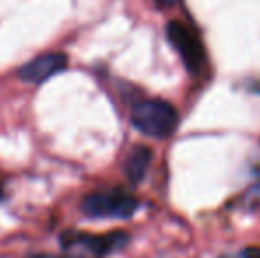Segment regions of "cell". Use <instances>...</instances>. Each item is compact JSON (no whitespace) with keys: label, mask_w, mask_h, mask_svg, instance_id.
<instances>
[{"label":"cell","mask_w":260,"mask_h":258,"mask_svg":"<svg viewBox=\"0 0 260 258\" xmlns=\"http://www.w3.org/2000/svg\"><path fill=\"white\" fill-rule=\"evenodd\" d=\"M129 241V235L126 232H110L103 235L94 234H82V232H66L62 234L60 242L66 249L82 248L96 256H106L110 253H115L122 249Z\"/></svg>","instance_id":"obj_4"},{"label":"cell","mask_w":260,"mask_h":258,"mask_svg":"<svg viewBox=\"0 0 260 258\" xmlns=\"http://www.w3.org/2000/svg\"><path fill=\"white\" fill-rule=\"evenodd\" d=\"M131 124L145 136L167 138L177 126V112L167 101L145 99L133 106Z\"/></svg>","instance_id":"obj_1"},{"label":"cell","mask_w":260,"mask_h":258,"mask_svg":"<svg viewBox=\"0 0 260 258\" xmlns=\"http://www.w3.org/2000/svg\"><path fill=\"white\" fill-rule=\"evenodd\" d=\"M241 256L243 258H260V248L258 246H250V248L243 249Z\"/></svg>","instance_id":"obj_7"},{"label":"cell","mask_w":260,"mask_h":258,"mask_svg":"<svg viewBox=\"0 0 260 258\" xmlns=\"http://www.w3.org/2000/svg\"><path fill=\"white\" fill-rule=\"evenodd\" d=\"M156 2H159L161 6H174V4H177L179 0H156Z\"/></svg>","instance_id":"obj_9"},{"label":"cell","mask_w":260,"mask_h":258,"mask_svg":"<svg viewBox=\"0 0 260 258\" xmlns=\"http://www.w3.org/2000/svg\"><path fill=\"white\" fill-rule=\"evenodd\" d=\"M138 209V200L122 190L90 193L82 200V210L89 217H115L127 219Z\"/></svg>","instance_id":"obj_2"},{"label":"cell","mask_w":260,"mask_h":258,"mask_svg":"<svg viewBox=\"0 0 260 258\" xmlns=\"http://www.w3.org/2000/svg\"><path fill=\"white\" fill-rule=\"evenodd\" d=\"M152 161V152L147 145H135L129 152H127L126 159H124V173L129 179V182L138 184L144 180L147 168Z\"/></svg>","instance_id":"obj_6"},{"label":"cell","mask_w":260,"mask_h":258,"mask_svg":"<svg viewBox=\"0 0 260 258\" xmlns=\"http://www.w3.org/2000/svg\"><path fill=\"white\" fill-rule=\"evenodd\" d=\"M4 200V190H2V186H0V202Z\"/></svg>","instance_id":"obj_10"},{"label":"cell","mask_w":260,"mask_h":258,"mask_svg":"<svg viewBox=\"0 0 260 258\" xmlns=\"http://www.w3.org/2000/svg\"><path fill=\"white\" fill-rule=\"evenodd\" d=\"M27 258H71V256H58V255H50V253H39V255H30Z\"/></svg>","instance_id":"obj_8"},{"label":"cell","mask_w":260,"mask_h":258,"mask_svg":"<svg viewBox=\"0 0 260 258\" xmlns=\"http://www.w3.org/2000/svg\"><path fill=\"white\" fill-rule=\"evenodd\" d=\"M167 35L170 45L175 48V52L181 55L188 71L191 75H199L206 65V52H204V46L199 41V38L179 21L168 23Z\"/></svg>","instance_id":"obj_3"},{"label":"cell","mask_w":260,"mask_h":258,"mask_svg":"<svg viewBox=\"0 0 260 258\" xmlns=\"http://www.w3.org/2000/svg\"><path fill=\"white\" fill-rule=\"evenodd\" d=\"M68 65V59L64 53H46L38 59L30 60L20 69V78L30 83H43L45 80L52 78L53 75L64 71Z\"/></svg>","instance_id":"obj_5"}]
</instances>
